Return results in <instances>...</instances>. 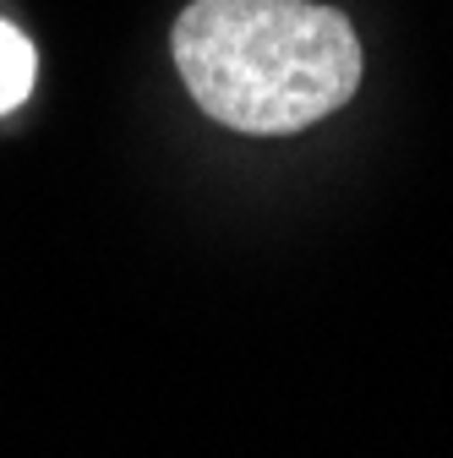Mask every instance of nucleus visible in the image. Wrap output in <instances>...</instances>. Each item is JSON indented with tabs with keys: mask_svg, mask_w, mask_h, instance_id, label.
<instances>
[{
	"mask_svg": "<svg viewBox=\"0 0 453 458\" xmlns=\"http://www.w3.org/2000/svg\"><path fill=\"white\" fill-rule=\"evenodd\" d=\"M169 44L197 109L252 137L306 131L361 88L350 17L312 0H192Z\"/></svg>",
	"mask_w": 453,
	"mask_h": 458,
	"instance_id": "1",
	"label": "nucleus"
},
{
	"mask_svg": "<svg viewBox=\"0 0 453 458\" xmlns=\"http://www.w3.org/2000/svg\"><path fill=\"white\" fill-rule=\"evenodd\" d=\"M33 93V44L22 38V28L0 22V114L17 109Z\"/></svg>",
	"mask_w": 453,
	"mask_h": 458,
	"instance_id": "2",
	"label": "nucleus"
}]
</instances>
